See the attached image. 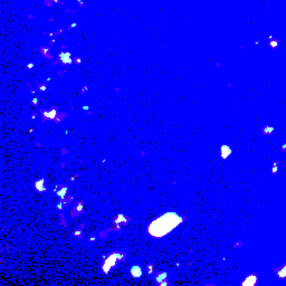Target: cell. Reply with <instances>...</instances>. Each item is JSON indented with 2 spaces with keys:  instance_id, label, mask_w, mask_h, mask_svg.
<instances>
[{
  "instance_id": "3",
  "label": "cell",
  "mask_w": 286,
  "mask_h": 286,
  "mask_svg": "<svg viewBox=\"0 0 286 286\" xmlns=\"http://www.w3.org/2000/svg\"><path fill=\"white\" fill-rule=\"evenodd\" d=\"M43 182H44V180H40L39 182H37V183H36V185H35V186H36V187H38V189H39V190H44V188H43V187H42V185H43Z\"/></svg>"
},
{
  "instance_id": "4",
  "label": "cell",
  "mask_w": 286,
  "mask_h": 286,
  "mask_svg": "<svg viewBox=\"0 0 286 286\" xmlns=\"http://www.w3.org/2000/svg\"><path fill=\"white\" fill-rule=\"evenodd\" d=\"M167 276V274H162V275H159V277H158V282H160L161 280H163L164 277Z\"/></svg>"
},
{
  "instance_id": "2",
  "label": "cell",
  "mask_w": 286,
  "mask_h": 286,
  "mask_svg": "<svg viewBox=\"0 0 286 286\" xmlns=\"http://www.w3.org/2000/svg\"><path fill=\"white\" fill-rule=\"evenodd\" d=\"M131 274L133 275L134 277H140L141 275H142V270H141V269L139 266H134V267H132V270H131Z\"/></svg>"
},
{
  "instance_id": "1",
  "label": "cell",
  "mask_w": 286,
  "mask_h": 286,
  "mask_svg": "<svg viewBox=\"0 0 286 286\" xmlns=\"http://www.w3.org/2000/svg\"><path fill=\"white\" fill-rule=\"evenodd\" d=\"M181 221L182 219L179 215L175 214V212H168V214L163 215L162 217L158 218L157 221L151 222V225L149 227V233L152 236L162 237L175 228L178 225H180Z\"/></svg>"
}]
</instances>
